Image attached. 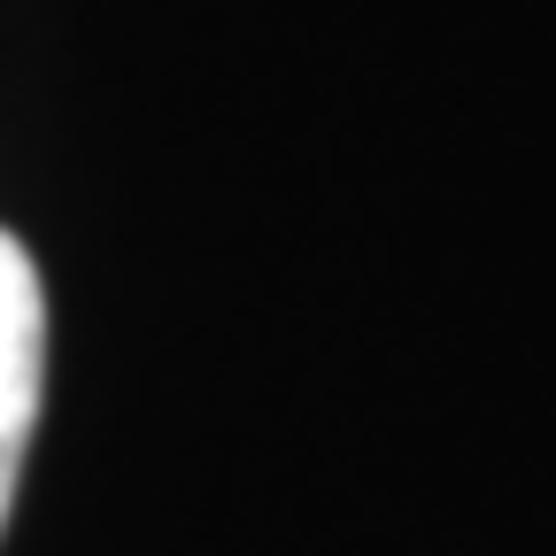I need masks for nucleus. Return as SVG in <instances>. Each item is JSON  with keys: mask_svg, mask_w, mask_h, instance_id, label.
<instances>
[{"mask_svg": "<svg viewBox=\"0 0 556 556\" xmlns=\"http://www.w3.org/2000/svg\"><path fill=\"white\" fill-rule=\"evenodd\" d=\"M39 402H47V294H39L31 255L0 232V526L16 510Z\"/></svg>", "mask_w": 556, "mask_h": 556, "instance_id": "f257e3e1", "label": "nucleus"}]
</instances>
